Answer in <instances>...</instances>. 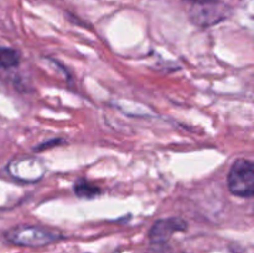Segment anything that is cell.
<instances>
[{
    "label": "cell",
    "instance_id": "obj_1",
    "mask_svg": "<svg viewBox=\"0 0 254 253\" xmlns=\"http://www.w3.org/2000/svg\"><path fill=\"white\" fill-rule=\"evenodd\" d=\"M7 242L22 247H42L50 243L57 242L62 236L54 231L39 227V226L21 225L12 227L5 233Z\"/></svg>",
    "mask_w": 254,
    "mask_h": 253
},
{
    "label": "cell",
    "instance_id": "obj_4",
    "mask_svg": "<svg viewBox=\"0 0 254 253\" xmlns=\"http://www.w3.org/2000/svg\"><path fill=\"white\" fill-rule=\"evenodd\" d=\"M188 230V223L180 217H169L156 221L149 232V240L153 245L168 243L171 236L176 232H184Z\"/></svg>",
    "mask_w": 254,
    "mask_h": 253
},
{
    "label": "cell",
    "instance_id": "obj_9",
    "mask_svg": "<svg viewBox=\"0 0 254 253\" xmlns=\"http://www.w3.org/2000/svg\"><path fill=\"white\" fill-rule=\"evenodd\" d=\"M60 143H64V140H61V139H52V140H50V141H45V143L37 145L36 148H35V151L46 150V149L52 148V146L57 145V144H60Z\"/></svg>",
    "mask_w": 254,
    "mask_h": 253
},
{
    "label": "cell",
    "instance_id": "obj_5",
    "mask_svg": "<svg viewBox=\"0 0 254 253\" xmlns=\"http://www.w3.org/2000/svg\"><path fill=\"white\" fill-rule=\"evenodd\" d=\"M10 173L14 178L24 181H36L45 173L44 164L35 158H24L14 160L9 165Z\"/></svg>",
    "mask_w": 254,
    "mask_h": 253
},
{
    "label": "cell",
    "instance_id": "obj_6",
    "mask_svg": "<svg viewBox=\"0 0 254 253\" xmlns=\"http://www.w3.org/2000/svg\"><path fill=\"white\" fill-rule=\"evenodd\" d=\"M74 192H76L78 197L91 200V198H94L98 195H101L102 190L97 185L86 180V179H81V180H78L74 184Z\"/></svg>",
    "mask_w": 254,
    "mask_h": 253
},
{
    "label": "cell",
    "instance_id": "obj_8",
    "mask_svg": "<svg viewBox=\"0 0 254 253\" xmlns=\"http://www.w3.org/2000/svg\"><path fill=\"white\" fill-rule=\"evenodd\" d=\"M148 253H174L173 250L166 243L163 245H153V247L148 251Z\"/></svg>",
    "mask_w": 254,
    "mask_h": 253
},
{
    "label": "cell",
    "instance_id": "obj_7",
    "mask_svg": "<svg viewBox=\"0 0 254 253\" xmlns=\"http://www.w3.org/2000/svg\"><path fill=\"white\" fill-rule=\"evenodd\" d=\"M20 63V55L16 50L0 46V68H12Z\"/></svg>",
    "mask_w": 254,
    "mask_h": 253
},
{
    "label": "cell",
    "instance_id": "obj_3",
    "mask_svg": "<svg viewBox=\"0 0 254 253\" xmlns=\"http://www.w3.org/2000/svg\"><path fill=\"white\" fill-rule=\"evenodd\" d=\"M231 192L240 197H252L254 193V165L252 161L238 159L231 166L227 179Z\"/></svg>",
    "mask_w": 254,
    "mask_h": 253
},
{
    "label": "cell",
    "instance_id": "obj_2",
    "mask_svg": "<svg viewBox=\"0 0 254 253\" xmlns=\"http://www.w3.org/2000/svg\"><path fill=\"white\" fill-rule=\"evenodd\" d=\"M232 10L223 1L218 0H202L196 1L190 9V20L200 27H210L228 19Z\"/></svg>",
    "mask_w": 254,
    "mask_h": 253
}]
</instances>
